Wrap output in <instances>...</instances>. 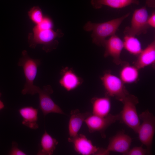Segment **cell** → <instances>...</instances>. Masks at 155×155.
<instances>
[{
  "instance_id": "6da1fadb",
  "label": "cell",
  "mask_w": 155,
  "mask_h": 155,
  "mask_svg": "<svg viewBox=\"0 0 155 155\" xmlns=\"http://www.w3.org/2000/svg\"><path fill=\"white\" fill-rule=\"evenodd\" d=\"M128 12L122 16L101 23L88 22L84 27L86 31H92L91 36L93 43L103 46L106 38L115 34L123 21L130 15Z\"/></svg>"
},
{
  "instance_id": "7a4b0ae2",
  "label": "cell",
  "mask_w": 155,
  "mask_h": 155,
  "mask_svg": "<svg viewBox=\"0 0 155 155\" xmlns=\"http://www.w3.org/2000/svg\"><path fill=\"white\" fill-rule=\"evenodd\" d=\"M63 33L59 29L54 31L53 29H42L35 26L32 32L28 36V43L30 47L34 49L39 44L42 45V49L46 52L55 49L58 44L56 39L63 36Z\"/></svg>"
},
{
  "instance_id": "3957f363",
  "label": "cell",
  "mask_w": 155,
  "mask_h": 155,
  "mask_svg": "<svg viewBox=\"0 0 155 155\" xmlns=\"http://www.w3.org/2000/svg\"><path fill=\"white\" fill-rule=\"evenodd\" d=\"M41 63L40 60L31 58L27 51H22L18 63V66L22 67L26 79L21 92L22 94H35L37 86L34 85V82L36 76L38 67Z\"/></svg>"
},
{
  "instance_id": "277c9868",
  "label": "cell",
  "mask_w": 155,
  "mask_h": 155,
  "mask_svg": "<svg viewBox=\"0 0 155 155\" xmlns=\"http://www.w3.org/2000/svg\"><path fill=\"white\" fill-rule=\"evenodd\" d=\"M122 102L123 106L119 113V121L137 133L140 124L136 108V105L139 102L138 98L135 96L129 94Z\"/></svg>"
},
{
  "instance_id": "5b68a950",
  "label": "cell",
  "mask_w": 155,
  "mask_h": 155,
  "mask_svg": "<svg viewBox=\"0 0 155 155\" xmlns=\"http://www.w3.org/2000/svg\"><path fill=\"white\" fill-rule=\"evenodd\" d=\"M139 117L142 122L140 124L137 133L140 142L146 147L148 155L151 154L155 132V117L148 110L142 112Z\"/></svg>"
},
{
  "instance_id": "8992f818",
  "label": "cell",
  "mask_w": 155,
  "mask_h": 155,
  "mask_svg": "<svg viewBox=\"0 0 155 155\" xmlns=\"http://www.w3.org/2000/svg\"><path fill=\"white\" fill-rule=\"evenodd\" d=\"M106 96L115 97L122 102L129 93L120 78L105 72L100 78Z\"/></svg>"
},
{
  "instance_id": "52a82bcc",
  "label": "cell",
  "mask_w": 155,
  "mask_h": 155,
  "mask_svg": "<svg viewBox=\"0 0 155 155\" xmlns=\"http://www.w3.org/2000/svg\"><path fill=\"white\" fill-rule=\"evenodd\" d=\"M148 17L146 6L135 10L130 26L126 27L124 30L125 36H135L146 33L149 27L147 23Z\"/></svg>"
},
{
  "instance_id": "ba28073f",
  "label": "cell",
  "mask_w": 155,
  "mask_h": 155,
  "mask_svg": "<svg viewBox=\"0 0 155 155\" xmlns=\"http://www.w3.org/2000/svg\"><path fill=\"white\" fill-rule=\"evenodd\" d=\"M119 119V114L113 115L109 114L103 117L91 114L85 119L84 122L90 133L98 132L102 138L106 137L105 131L111 125Z\"/></svg>"
},
{
  "instance_id": "9c48e42d",
  "label": "cell",
  "mask_w": 155,
  "mask_h": 155,
  "mask_svg": "<svg viewBox=\"0 0 155 155\" xmlns=\"http://www.w3.org/2000/svg\"><path fill=\"white\" fill-rule=\"evenodd\" d=\"M53 90L50 85L44 86L42 88L37 86L35 94H38L39 98V106L44 117L51 113L62 115L65 114L51 97Z\"/></svg>"
},
{
  "instance_id": "30bf717a",
  "label": "cell",
  "mask_w": 155,
  "mask_h": 155,
  "mask_svg": "<svg viewBox=\"0 0 155 155\" xmlns=\"http://www.w3.org/2000/svg\"><path fill=\"white\" fill-rule=\"evenodd\" d=\"M131 142V138L125 134L124 130L120 131L110 138L106 149L109 153L110 152H113L125 155L130 149Z\"/></svg>"
},
{
  "instance_id": "8fae6325",
  "label": "cell",
  "mask_w": 155,
  "mask_h": 155,
  "mask_svg": "<svg viewBox=\"0 0 155 155\" xmlns=\"http://www.w3.org/2000/svg\"><path fill=\"white\" fill-rule=\"evenodd\" d=\"M105 48L104 56H110L114 63L117 65H122L123 62L120 58V55L123 48V41L115 34L105 40L103 46Z\"/></svg>"
},
{
  "instance_id": "7c38bea8",
  "label": "cell",
  "mask_w": 155,
  "mask_h": 155,
  "mask_svg": "<svg viewBox=\"0 0 155 155\" xmlns=\"http://www.w3.org/2000/svg\"><path fill=\"white\" fill-rule=\"evenodd\" d=\"M68 141L72 143L75 151L82 155H98L100 148L94 145L91 141L83 134L69 137Z\"/></svg>"
},
{
  "instance_id": "4fadbf2b",
  "label": "cell",
  "mask_w": 155,
  "mask_h": 155,
  "mask_svg": "<svg viewBox=\"0 0 155 155\" xmlns=\"http://www.w3.org/2000/svg\"><path fill=\"white\" fill-rule=\"evenodd\" d=\"M60 73L61 77L59 83L67 91L75 90L83 82L82 79L78 76L72 68L65 67L61 69Z\"/></svg>"
},
{
  "instance_id": "5bb4252c",
  "label": "cell",
  "mask_w": 155,
  "mask_h": 155,
  "mask_svg": "<svg viewBox=\"0 0 155 155\" xmlns=\"http://www.w3.org/2000/svg\"><path fill=\"white\" fill-rule=\"evenodd\" d=\"M134 65L138 69L155 63V40H154L138 55Z\"/></svg>"
},
{
  "instance_id": "9a60e30c",
  "label": "cell",
  "mask_w": 155,
  "mask_h": 155,
  "mask_svg": "<svg viewBox=\"0 0 155 155\" xmlns=\"http://www.w3.org/2000/svg\"><path fill=\"white\" fill-rule=\"evenodd\" d=\"M91 114L88 112L81 113L78 109L71 111L68 125L69 137H74L78 134V132L85 119Z\"/></svg>"
},
{
  "instance_id": "2e32d148",
  "label": "cell",
  "mask_w": 155,
  "mask_h": 155,
  "mask_svg": "<svg viewBox=\"0 0 155 155\" xmlns=\"http://www.w3.org/2000/svg\"><path fill=\"white\" fill-rule=\"evenodd\" d=\"M91 102L92 106V114L104 117L110 114L111 103L108 96L94 97L91 99Z\"/></svg>"
},
{
  "instance_id": "e0dca14e",
  "label": "cell",
  "mask_w": 155,
  "mask_h": 155,
  "mask_svg": "<svg viewBox=\"0 0 155 155\" xmlns=\"http://www.w3.org/2000/svg\"><path fill=\"white\" fill-rule=\"evenodd\" d=\"M19 113L22 118V124L29 128L36 129L39 126L38 120V109L31 106H26L20 108Z\"/></svg>"
},
{
  "instance_id": "ac0fdd59",
  "label": "cell",
  "mask_w": 155,
  "mask_h": 155,
  "mask_svg": "<svg viewBox=\"0 0 155 155\" xmlns=\"http://www.w3.org/2000/svg\"><path fill=\"white\" fill-rule=\"evenodd\" d=\"M58 143L57 140L53 137L45 130L42 134L39 144L37 155H51Z\"/></svg>"
},
{
  "instance_id": "d6986e66",
  "label": "cell",
  "mask_w": 155,
  "mask_h": 155,
  "mask_svg": "<svg viewBox=\"0 0 155 155\" xmlns=\"http://www.w3.org/2000/svg\"><path fill=\"white\" fill-rule=\"evenodd\" d=\"M91 3L95 9L101 8L103 6L119 9L123 8L132 4L139 5L138 0H91Z\"/></svg>"
},
{
  "instance_id": "ffe728a7",
  "label": "cell",
  "mask_w": 155,
  "mask_h": 155,
  "mask_svg": "<svg viewBox=\"0 0 155 155\" xmlns=\"http://www.w3.org/2000/svg\"><path fill=\"white\" fill-rule=\"evenodd\" d=\"M120 70L119 78L124 84L133 83L138 79V69L135 66L125 63Z\"/></svg>"
},
{
  "instance_id": "44dd1931",
  "label": "cell",
  "mask_w": 155,
  "mask_h": 155,
  "mask_svg": "<svg viewBox=\"0 0 155 155\" xmlns=\"http://www.w3.org/2000/svg\"><path fill=\"white\" fill-rule=\"evenodd\" d=\"M123 48L131 54L138 56L142 51L141 44L135 36H125Z\"/></svg>"
},
{
  "instance_id": "7402d4cb",
  "label": "cell",
  "mask_w": 155,
  "mask_h": 155,
  "mask_svg": "<svg viewBox=\"0 0 155 155\" xmlns=\"http://www.w3.org/2000/svg\"><path fill=\"white\" fill-rule=\"evenodd\" d=\"M28 13L29 18L36 25L40 23L44 17L41 9L38 6L32 7Z\"/></svg>"
},
{
  "instance_id": "603a6c76",
  "label": "cell",
  "mask_w": 155,
  "mask_h": 155,
  "mask_svg": "<svg viewBox=\"0 0 155 155\" xmlns=\"http://www.w3.org/2000/svg\"><path fill=\"white\" fill-rule=\"evenodd\" d=\"M35 26L40 29H50L53 28V24L50 18L47 16H44L42 21Z\"/></svg>"
},
{
  "instance_id": "cb8c5ba5",
  "label": "cell",
  "mask_w": 155,
  "mask_h": 155,
  "mask_svg": "<svg viewBox=\"0 0 155 155\" xmlns=\"http://www.w3.org/2000/svg\"><path fill=\"white\" fill-rule=\"evenodd\" d=\"M148 155L146 148H144L141 146H136L130 149L125 155Z\"/></svg>"
},
{
  "instance_id": "d4e9b609",
  "label": "cell",
  "mask_w": 155,
  "mask_h": 155,
  "mask_svg": "<svg viewBox=\"0 0 155 155\" xmlns=\"http://www.w3.org/2000/svg\"><path fill=\"white\" fill-rule=\"evenodd\" d=\"M8 154L10 155H25L27 154L23 151L19 149L17 143L13 141L12 143L11 148L9 151Z\"/></svg>"
},
{
  "instance_id": "484cf974",
  "label": "cell",
  "mask_w": 155,
  "mask_h": 155,
  "mask_svg": "<svg viewBox=\"0 0 155 155\" xmlns=\"http://www.w3.org/2000/svg\"><path fill=\"white\" fill-rule=\"evenodd\" d=\"M148 26L153 28H155V12L153 11L151 15L149 16L147 20Z\"/></svg>"
},
{
  "instance_id": "4316f807",
  "label": "cell",
  "mask_w": 155,
  "mask_h": 155,
  "mask_svg": "<svg viewBox=\"0 0 155 155\" xmlns=\"http://www.w3.org/2000/svg\"><path fill=\"white\" fill-rule=\"evenodd\" d=\"M146 4L148 7L154 8L155 7V0H146Z\"/></svg>"
},
{
  "instance_id": "83f0119b",
  "label": "cell",
  "mask_w": 155,
  "mask_h": 155,
  "mask_svg": "<svg viewBox=\"0 0 155 155\" xmlns=\"http://www.w3.org/2000/svg\"><path fill=\"white\" fill-rule=\"evenodd\" d=\"M1 95V94L0 92V97ZM4 105L3 102L0 99V110L3 108L4 107Z\"/></svg>"
}]
</instances>
